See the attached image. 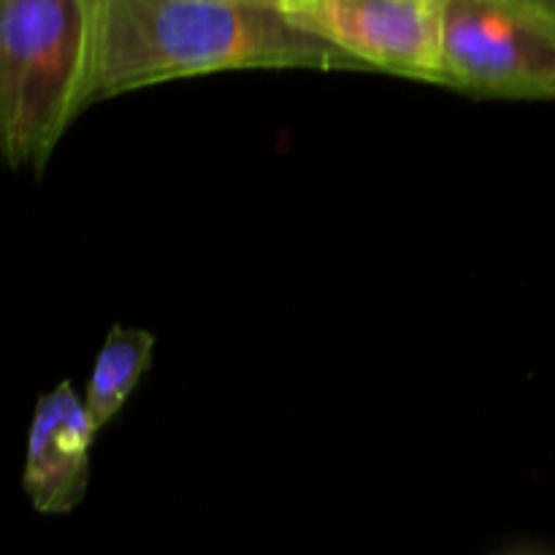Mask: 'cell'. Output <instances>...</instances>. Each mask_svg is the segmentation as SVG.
Wrapping results in <instances>:
<instances>
[{
  "mask_svg": "<svg viewBox=\"0 0 555 555\" xmlns=\"http://www.w3.org/2000/svg\"><path fill=\"white\" fill-rule=\"evenodd\" d=\"M90 106L215 70H366L269 0H87Z\"/></svg>",
  "mask_w": 555,
  "mask_h": 555,
  "instance_id": "1",
  "label": "cell"
},
{
  "mask_svg": "<svg viewBox=\"0 0 555 555\" xmlns=\"http://www.w3.org/2000/svg\"><path fill=\"white\" fill-rule=\"evenodd\" d=\"M87 0H0V146L9 168L41 173L90 108Z\"/></svg>",
  "mask_w": 555,
  "mask_h": 555,
  "instance_id": "2",
  "label": "cell"
},
{
  "mask_svg": "<svg viewBox=\"0 0 555 555\" xmlns=\"http://www.w3.org/2000/svg\"><path fill=\"white\" fill-rule=\"evenodd\" d=\"M269 3H276V0H269Z\"/></svg>",
  "mask_w": 555,
  "mask_h": 555,
  "instance_id": "9",
  "label": "cell"
},
{
  "mask_svg": "<svg viewBox=\"0 0 555 555\" xmlns=\"http://www.w3.org/2000/svg\"><path fill=\"white\" fill-rule=\"evenodd\" d=\"M276 3H285V0H276Z\"/></svg>",
  "mask_w": 555,
  "mask_h": 555,
  "instance_id": "8",
  "label": "cell"
},
{
  "mask_svg": "<svg viewBox=\"0 0 555 555\" xmlns=\"http://www.w3.org/2000/svg\"><path fill=\"white\" fill-rule=\"evenodd\" d=\"M304 30L336 43L366 70L444 85L442 0H285Z\"/></svg>",
  "mask_w": 555,
  "mask_h": 555,
  "instance_id": "4",
  "label": "cell"
},
{
  "mask_svg": "<svg viewBox=\"0 0 555 555\" xmlns=\"http://www.w3.org/2000/svg\"><path fill=\"white\" fill-rule=\"evenodd\" d=\"M155 334L133 325H114L92 363L85 404L98 428L108 426L122 412L125 401L139 388L141 377L152 366Z\"/></svg>",
  "mask_w": 555,
  "mask_h": 555,
  "instance_id": "6",
  "label": "cell"
},
{
  "mask_svg": "<svg viewBox=\"0 0 555 555\" xmlns=\"http://www.w3.org/2000/svg\"><path fill=\"white\" fill-rule=\"evenodd\" d=\"M85 399L68 379L38 396L25 448L22 488L41 515H68L90 486V455L95 434Z\"/></svg>",
  "mask_w": 555,
  "mask_h": 555,
  "instance_id": "5",
  "label": "cell"
},
{
  "mask_svg": "<svg viewBox=\"0 0 555 555\" xmlns=\"http://www.w3.org/2000/svg\"><path fill=\"white\" fill-rule=\"evenodd\" d=\"M442 87L555 98V16L520 0H442Z\"/></svg>",
  "mask_w": 555,
  "mask_h": 555,
  "instance_id": "3",
  "label": "cell"
},
{
  "mask_svg": "<svg viewBox=\"0 0 555 555\" xmlns=\"http://www.w3.org/2000/svg\"><path fill=\"white\" fill-rule=\"evenodd\" d=\"M520 3H529V5H534V9H540V11H545V14L555 16V0H520Z\"/></svg>",
  "mask_w": 555,
  "mask_h": 555,
  "instance_id": "7",
  "label": "cell"
}]
</instances>
